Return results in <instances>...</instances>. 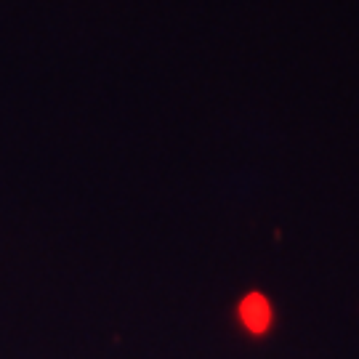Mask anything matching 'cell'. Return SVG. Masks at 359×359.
<instances>
[{"label": "cell", "instance_id": "1", "mask_svg": "<svg viewBox=\"0 0 359 359\" xmlns=\"http://www.w3.org/2000/svg\"><path fill=\"white\" fill-rule=\"evenodd\" d=\"M237 320L250 335H256V338L266 335L274 325V309H271L269 298L258 290L248 293L237 306Z\"/></svg>", "mask_w": 359, "mask_h": 359}]
</instances>
